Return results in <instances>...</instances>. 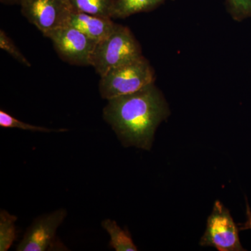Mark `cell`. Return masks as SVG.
<instances>
[{"label": "cell", "instance_id": "obj_1", "mask_svg": "<svg viewBox=\"0 0 251 251\" xmlns=\"http://www.w3.org/2000/svg\"><path fill=\"white\" fill-rule=\"evenodd\" d=\"M170 111L166 99L154 83L128 95L108 100L104 120L125 147L151 148L157 127Z\"/></svg>", "mask_w": 251, "mask_h": 251}, {"label": "cell", "instance_id": "obj_2", "mask_svg": "<svg viewBox=\"0 0 251 251\" xmlns=\"http://www.w3.org/2000/svg\"><path fill=\"white\" fill-rule=\"evenodd\" d=\"M139 42L129 28L115 23L110 35L97 43L90 66L100 76L124 64L143 57Z\"/></svg>", "mask_w": 251, "mask_h": 251}, {"label": "cell", "instance_id": "obj_3", "mask_svg": "<svg viewBox=\"0 0 251 251\" xmlns=\"http://www.w3.org/2000/svg\"><path fill=\"white\" fill-rule=\"evenodd\" d=\"M155 72L144 56L100 76L99 89L102 98L110 99L135 93L154 83Z\"/></svg>", "mask_w": 251, "mask_h": 251}, {"label": "cell", "instance_id": "obj_4", "mask_svg": "<svg viewBox=\"0 0 251 251\" xmlns=\"http://www.w3.org/2000/svg\"><path fill=\"white\" fill-rule=\"evenodd\" d=\"M200 244L216 248L220 251H244L239 237V229L227 208L216 201L207 219L206 228Z\"/></svg>", "mask_w": 251, "mask_h": 251}, {"label": "cell", "instance_id": "obj_5", "mask_svg": "<svg viewBox=\"0 0 251 251\" xmlns=\"http://www.w3.org/2000/svg\"><path fill=\"white\" fill-rule=\"evenodd\" d=\"M19 5L23 16L46 37L67 25L72 14L66 0H21Z\"/></svg>", "mask_w": 251, "mask_h": 251}, {"label": "cell", "instance_id": "obj_6", "mask_svg": "<svg viewBox=\"0 0 251 251\" xmlns=\"http://www.w3.org/2000/svg\"><path fill=\"white\" fill-rule=\"evenodd\" d=\"M54 49L61 59L77 66H90L97 42L72 26L59 28L50 34Z\"/></svg>", "mask_w": 251, "mask_h": 251}, {"label": "cell", "instance_id": "obj_7", "mask_svg": "<svg viewBox=\"0 0 251 251\" xmlns=\"http://www.w3.org/2000/svg\"><path fill=\"white\" fill-rule=\"evenodd\" d=\"M66 216L67 211L61 209L38 218L27 229L16 251H45L53 250L55 245L59 247L56 232Z\"/></svg>", "mask_w": 251, "mask_h": 251}, {"label": "cell", "instance_id": "obj_8", "mask_svg": "<svg viewBox=\"0 0 251 251\" xmlns=\"http://www.w3.org/2000/svg\"><path fill=\"white\" fill-rule=\"evenodd\" d=\"M68 25L76 28L98 43L111 34L115 23L112 22L111 18L72 11Z\"/></svg>", "mask_w": 251, "mask_h": 251}, {"label": "cell", "instance_id": "obj_9", "mask_svg": "<svg viewBox=\"0 0 251 251\" xmlns=\"http://www.w3.org/2000/svg\"><path fill=\"white\" fill-rule=\"evenodd\" d=\"M166 0H115L112 18H126L154 9Z\"/></svg>", "mask_w": 251, "mask_h": 251}, {"label": "cell", "instance_id": "obj_10", "mask_svg": "<svg viewBox=\"0 0 251 251\" xmlns=\"http://www.w3.org/2000/svg\"><path fill=\"white\" fill-rule=\"evenodd\" d=\"M72 12L112 19L115 0H66Z\"/></svg>", "mask_w": 251, "mask_h": 251}, {"label": "cell", "instance_id": "obj_11", "mask_svg": "<svg viewBox=\"0 0 251 251\" xmlns=\"http://www.w3.org/2000/svg\"><path fill=\"white\" fill-rule=\"evenodd\" d=\"M102 227L110 237V247L116 251H136L135 245L128 231L122 229L116 221L110 219L104 220Z\"/></svg>", "mask_w": 251, "mask_h": 251}, {"label": "cell", "instance_id": "obj_12", "mask_svg": "<svg viewBox=\"0 0 251 251\" xmlns=\"http://www.w3.org/2000/svg\"><path fill=\"white\" fill-rule=\"evenodd\" d=\"M16 216L11 215L5 210L0 211V251H6L16 239L15 223Z\"/></svg>", "mask_w": 251, "mask_h": 251}, {"label": "cell", "instance_id": "obj_13", "mask_svg": "<svg viewBox=\"0 0 251 251\" xmlns=\"http://www.w3.org/2000/svg\"><path fill=\"white\" fill-rule=\"evenodd\" d=\"M0 126L3 128H20V129L30 130L32 132H44V133L64 132L67 130L66 129H50V128L39 126L29 125L15 118L12 115L3 110H0Z\"/></svg>", "mask_w": 251, "mask_h": 251}, {"label": "cell", "instance_id": "obj_14", "mask_svg": "<svg viewBox=\"0 0 251 251\" xmlns=\"http://www.w3.org/2000/svg\"><path fill=\"white\" fill-rule=\"evenodd\" d=\"M0 49L11 54L14 59L23 65L27 67H31V63L23 55L22 52L18 50L17 46L15 45L12 39L7 36L3 29L0 30Z\"/></svg>", "mask_w": 251, "mask_h": 251}, {"label": "cell", "instance_id": "obj_15", "mask_svg": "<svg viewBox=\"0 0 251 251\" xmlns=\"http://www.w3.org/2000/svg\"><path fill=\"white\" fill-rule=\"evenodd\" d=\"M233 19L243 21L251 17V0H226Z\"/></svg>", "mask_w": 251, "mask_h": 251}, {"label": "cell", "instance_id": "obj_16", "mask_svg": "<svg viewBox=\"0 0 251 251\" xmlns=\"http://www.w3.org/2000/svg\"><path fill=\"white\" fill-rule=\"evenodd\" d=\"M247 220L246 224L241 227V229H251V210L249 203L247 202Z\"/></svg>", "mask_w": 251, "mask_h": 251}, {"label": "cell", "instance_id": "obj_17", "mask_svg": "<svg viewBox=\"0 0 251 251\" xmlns=\"http://www.w3.org/2000/svg\"><path fill=\"white\" fill-rule=\"evenodd\" d=\"M0 1L5 4H20L21 0H0Z\"/></svg>", "mask_w": 251, "mask_h": 251}]
</instances>
